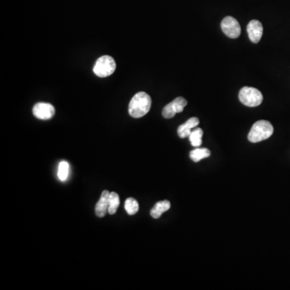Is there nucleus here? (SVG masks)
Returning <instances> with one entry per match:
<instances>
[{
  "label": "nucleus",
  "mask_w": 290,
  "mask_h": 290,
  "mask_svg": "<svg viewBox=\"0 0 290 290\" xmlns=\"http://www.w3.org/2000/svg\"><path fill=\"white\" fill-rule=\"evenodd\" d=\"M152 106V99L145 92H138L130 101L128 112L133 118H141L148 114Z\"/></svg>",
  "instance_id": "obj_1"
},
{
  "label": "nucleus",
  "mask_w": 290,
  "mask_h": 290,
  "mask_svg": "<svg viewBox=\"0 0 290 290\" xmlns=\"http://www.w3.org/2000/svg\"><path fill=\"white\" fill-rule=\"evenodd\" d=\"M274 127L267 120H260L253 124L249 131L247 139L252 143H258L265 141L274 134Z\"/></svg>",
  "instance_id": "obj_2"
},
{
  "label": "nucleus",
  "mask_w": 290,
  "mask_h": 290,
  "mask_svg": "<svg viewBox=\"0 0 290 290\" xmlns=\"http://www.w3.org/2000/svg\"><path fill=\"white\" fill-rule=\"evenodd\" d=\"M239 99L243 105L249 107H258L263 102V94L254 87L244 86L239 93Z\"/></svg>",
  "instance_id": "obj_3"
},
{
  "label": "nucleus",
  "mask_w": 290,
  "mask_h": 290,
  "mask_svg": "<svg viewBox=\"0 0 290 290\" xmlns=\"http://www.w3.org/2000/svg\"><path fill=\"white\" fill-rule=\"evenodd\" d=\"M116 64L114 58L110 56H103L98 59L94 65V74L100 78L111 76L115 71Z\"/></svg>",
  "instance_id": "obj_4"
},
{
  "label": "nucleus",
  "mask_w": 290,
  "mask_h": 290,
  "mask_svg": "<svg viewBox=\"0 0 290 290\" xmlns=\"http://www.w3.org/2000/svg\"><path fill=\"white\" fill-rule=\"evenodd\" d=\"M222 31L226 36L231 39H236L240 36L241 28L237 20L232 16L225 17L221 22Z\"/></svg>",
  "instance_id": "obj_5"
},
{
  "label": "nucleus",
  "mask_w": 290,
  "mask_h": 290,
  "mask_svg": "<svg viewBox=\"0 0 290 290\" xmlns=\"http://www.w3.org/2000/svg\"><path fill=\"white\" fill-rule=\"evenodd\" d=\"M187 105V101L182 97H178L173 101L167 104L162 111V115L165 119H171L174 117L177 113L183 111L185 106Z\"/></svg>",
  "instance_id": "obj_6"
},
{
  "label": "nucleus",
  "mask_w": 290,
  "mask_h": 290,
  "mask_svg": "<svg viewBox=\"0 0 290 290\" xmlns=\"http://www.w3.org/2000/svg\"><path fill=\"white\" fill-rule=\"evenodd\" d=\"M32 112L34 116L39 120H50L54 116L55 108L50 103H38L34 106Z\"/></svg>",
  "instance_id": "obj_7"
},
{
  "label": "nucleus",
  "mask_w": 290,
  "mask_h": 290,
  "mask_svg": "<svg viewBox=\"0 0 290 290\" xmlns=\"http://www.w3.org/2000/svg\"><path fill=\"white\" fill-rule=\"evenodd\" d=\"M263 25L257 20L250 21L247 27V32L248 34L249 39L253 43L257 44L260 42L263 36Z\"/></svg>",
  "instance_id": "obj_8"
},
{
  "label": "nucleus",
  "mask_w": 290,
  "mask_h": 290,
  "mask_svg": "<svg viewBox=\"0 0 290 290\" xmlns=\"http://www.w3.org/2000/svg\"><path fill=\"white\" fill-rule=\"evenodd\" d=\"M109 195L110 192L108 190H104L102 193L100 200L95 206V214L98 217H104L108 213Z\"/></svg>",
  "instance_id": "obj_9"
},
{
  "label": "nucleus",
  "mask_w": 290,
  "mask_h": 290,
  "mask_svg": "<svg viewBox=\"0 0 290 290\" xmlns=\"http://www.w3.org/2000/svg\"><path fill=\"white\" fill-rule=\"evenodd\" d=\"M199 124V120L197 117H192L178 127V134L180 138L189 137L192 132V129Z\"/></svg>",
  "instance_id": "obj_10"
},
{
  "label": "nucleus",
  "mask_w": 290,
  "mask_h": 290,
  "mask_svg": "<svg viewBox=\"0 0 290 290\" xmlns=\"http://www.w3.org/2000/svg\"><path fill=\"white\" fill-rule=\"evenodd\" d=\"M170 206V202L169 201L164 200L157 202V204L151 210L150 215L153 219H159L162 214L169 210Z\"/></svg>",
  "instance_id": "obj_11"
},
{
  "label": "nucleus",
  "mask_w": 290,
  "mask_h": 290,
  "mask_svg": "<svg viewBox=\"0 0 290 290\" xmlns=\"http://www.w3.org/2000/svg\"><path fill=\"white\" fill-rule=\"evenodd\" d=\"M189 156L192 161L195 162H199L201 160L209 158L210 156V151L207 148H197L196 149L191 151Z\"/></svg>",
  "instance_id": "obj_12"
},
{
  "label": "nucleus",
  "mask_w": 290,
  "mask_h": 290,
  "mask_svg": "<svg viewBox=\"0 0 290 290\" xmlns=\"http://www.w3.org/2000/svg\"><path fill=\"white\" fill-rule=\"evenodd\" d=\"M120 204V196L115 192H111L109 195V207L108 213L110 215H114L118 210Z\"/></svg>",
  "instance_id": "obj_13"
},
{
  "label": "nucleus",
  "mask_w": 290,
  "mask_h": 290,
  "mask_svg": "<svg viewBox=\"0 0 290 290\" xmlns=\"http://www.w3.org/2000/svg\"><path fill=\"white\" fill-rule=\"evenodd\" d=\"M202 136H203V131L201 128H196V129L192 131L189 137V141H190L192 146L196 147V148L201 146L202 142Z\"/></svg>",
  "instance_id": "obj_14"
},
{
  "label": "nucleus",
  "mask_w": 290,
  "mask_h": 290,
  "mask_svg": "<svg viewBox=\"0 0 290 290\" xmlns=\"http://www.w3.org/2000/svg\"><path fill=\"white\" fill-rule=\"evenodd\" d=\"M124 207H125L126 211H127V213L128 214L129 216H134V215H136V214L138 212L140 206H139L138 202H137L135 199L128 198V199L125 201Z\"/></svg>",
  "instance_id": "obj_15"
},
{
  "label": "nucleus",
  "mask_w": 290,
  "mask_h": 290,
  "mask_svg": "<svg viewBox=\"0 0 290 290\" xmlns=\"http://www.w3.org/2000/svg\"><path fill=\"white\" fill-rule=\"evenodd\" d=\"M69 163L66 162V161H62V162L59 164L57 175L59 179L62 181V182H65V181L67 179L68 175H69Z\"/></svg>",
  "instance_id": "obj_16"
}]
</instances>
